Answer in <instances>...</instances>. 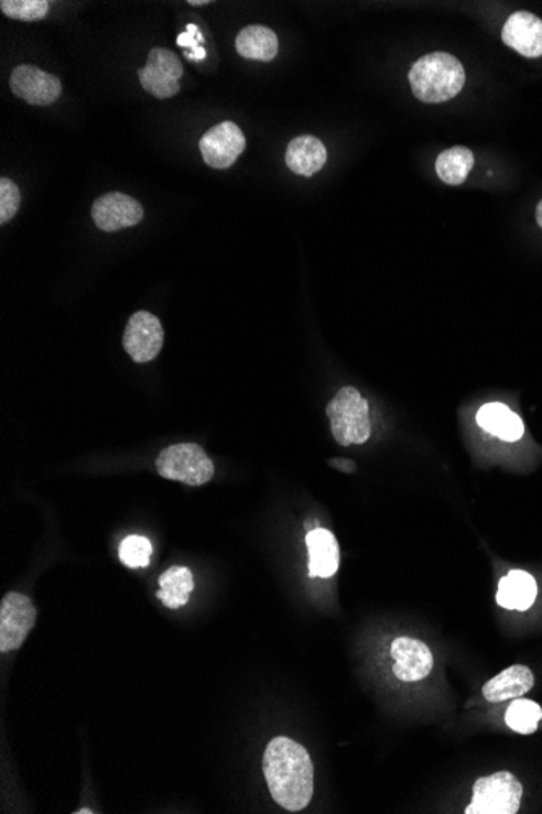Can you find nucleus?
<instances>
[{"label": "nucleus", "mask_w": 542, "mask_h": 814, "mask_svg": "<svg viewBox=\"0 0 542 814\" xmlns=\"http://www.w3.org/2000/svg\"><path fill=\"white\" fill-rule=\"evenodd\" d=\"M10 88L15 97L33 106H50L61 97L62 84L56 75L23 64L10 74Z\"/></svg>", "instance_id": "9d476101"}, {"label": "nucleus", "mask_w": 542, "mask_h": 814, "mask_svg": "<svg viewBox=\"0 0 542 814\" xmlns=\"http://www.w3.org/2000/svg\"><path fill=\"white\" fill-rule=\"evenodd\" d=\"M466 74L462 63L447 53H432L421 57L410 70L414 97L427 105H438L455 98L465 87Z\"/></svg>", "instance_id": "f03ea898"}, {"label": "nucleus", "mask_w": 542, "mask_h": 814, "mask_svg": "<svg viewBox=\"0 0 542 814\" xmlns=\"http://www.w3.org/2000/svg\"><path fill=\"white\" fill-rule=\"evenodd\" d=\"M541 718V707L530 699H514L506 714L507 725L521 735L534 734Z\"/></svg>", "instance_id": "4be33fe9"}, {"label": "nucleus", "mask_w": 542, "mask_h": 814, "mask_svg": "<svg viewBox=\"0 0 542 814\" xmlns=\"http://www.w3.org/2000/svg\"><path fill=\"white\" fill-rule=\"evenodd\" d=\"M466 814H514L520 810L523 786L512 772H496L476 781Z\"/></svg>", "instance_id": "39448f33"}, {"label": "nucleus", "mask_w": 542, "mask_h": 814, "mask_svg": "<svg viewBox=\"0 0 542 814\" xmlns=\"http://www.w3.org/2000/svg\"><path fill=\"white\" fill-rule=\"evenodd\" d=\"M393 673L401 682H421L434 666V655L424 642L400 638L392 644Z\"/></svg>", "instance_id": "f8f14e48"}, {"label": "nucleus", "mask_w": 542, "mask_h": 814, "mask_svg": "<svg viewBox=\"0 0 542 814\" xmlns=\"http://www.w3.org/2000/svg\"><path fill=\"white\" fill-rule=\"evenodd\" d=\"M328 464L338 468V470L345 471V474H353L356 470L355 462L346 460V458H336V460H330Z\"/></svg>", "instance_id": "bb28decb"}, {"label": "nucleus", "mask_w": 542, "mask_h": 814, "mask_svg": "<svg viewBox=\"0 0 542 814\" xmlns=\"http://www.w3.org/2000/svg\"><path fill=\"white\" fill-rule=\"evenodd\" d=\"M0 10L10 19L36 22V20H43L50 12V2L46 0H2Z\"/></svg>", "instance_id": "5701e85b"}, {"label": "nucleus", "mask_w": 542, "mask_h": 814, "mask_svg": "<svg viewBox=\"0 0 542 814\" xmlns=\"http://www.w3.org/2000/svg\"><path fill=\"white\" fill-rule=\"evenodd\" d=\"M194 587L192 571L185 566H173L166 573L161 574L160 590L156 591V597L163 601L164 607L177 610L187 604Z\"/></svg>", "instance_id": "aec40b11"}, {"label": "nucleus", "mask_w": 542, "mask_h": 814, "mask_svg": "<svg viewBox=\"0 0 542 814\" xmlns=\"http://www.w3.org/2000/svg\"><path fill=\"white\" fill-rule=\"evenodd\" d=\"M191 6L200 7V6H207L208 0H191Z\"/></svg>", "instance_id": "c756f323"}, {"label": "nucleus", "mask_w": 542, "mask_h": 814, "mask_svg": "<svg viewBox=\"0 0 542 814\" xmlns=\"http://www.w3.org/2000/svg\"><path fill=\"white\" fill-rule=\"evenodd\" d=\"M182 74H184V68H182L180 57L164 47H153L150 51L147 66L139 70L143 90L160 99L180 94Z\"/></svg>", "instance_id": "0eeeda50"}, {"label": "nucleus", "mask_w": 542, "mask_h": 814, "mask_svg": "<svg viewBox=\"0 0 542 814\" xmlns=\"http://www.w3.org/2000/svg\"><path fill=\"white\" fill-rule=\"evenodd\" d=\"M163 341V326L154 314L139 311L130 317L123 332L122 345L133 361H153L160 355Z\"/></svg>", "instance_id": "6e6552de"}, {"label": "nucleus", "mask_w": 542, "mask_h": 814, "mask_svg": "<svg viewBox=\"0 0 542 814\" xmlns=\"http://www.w3.org/2000/svg\"><path fill=\"white\" fill-rule=\"evenodd\" d=\"M204 40L202 37L200 32H187L184 34H180V37H177V44L182 47H192V50H197L198 44H200V41Z\"/></svg>", "instance_id": "a878e982"}, {"label": "nucleus", "mask_w": 542, "mask_h": 814, "mask_svg": "<svg viewBox=\"0 0 542 814\" xmlns=\"http://www.w3.org/2000/svg\"><path fill=\"white\" fill-rule=\"evenodd\" d=\"M151 553H153V546L145 536H127L119 546V557H121L123 566L130 567V569L149 566Z\"/></svg>", "instance_id": "b1692460"}, {"label": "nucleus", "mask_w": 542, "mask_h": 814, "mask_svg": "<svg viewBox=\"0 0 542 814\" xmlns=\"http://www.w3.org/2000/svg\"><path fill=\"white\" fill-rule=\"evenodd\" d=\"M327 415L330 420L333 437L342 446L364 444L369 439L370 431H372L369 405L358 389L348 386L336 393L328 403Z\"/></svg>", "instance_id": "7ed1b4c3"}, {"label": "nucleus", "mask_w": 542, "mask_h": 814, "mask_svg": "<svg viewBox=\"0 0 542 814\" xmlns=\"http://www.w3.org/2000/svg\"><path fill=\"white\" fill-rule=\"evenodd\" d=\"M205 57H207V51L202 50V47H197L194 53L187 54V59L197 61V63L198 61L205 59Z\"/></svg>", "instance_id": "cd10ccee"}, {"label": "nucleus", "mask_w": 542, "mask_h": 814, "mask_svg": "<svg viewBox=\"0 0 542 814\" xmlns=\"http://www.w3.org/2000/svg\"><path fill=\"white\" fill-rule=\"evenodd\" d=\"M246 150V137L235 122L226 121L213 126L200 139L204 162L215 170L232 166Z\"/></svg>", "instance_id": "1a4fd4ad"}, {"label": "nucleus", "mask_w": 542, "mask_h": 814, "mask_svg": "<svg viewBox=\"0 0 542 814\" xmlns=\"http://www.w3.org/2000/svg\"><path fill=\"white\" fill-rule=\"evenodd\" d=\"M538 597L536 580L524 571H512L502 577L497 590V604L507 610L527 611Z\"/></svg>", "instance_id": "f3484780"}, {"label": "nucleus", "mask_w": 542, "mask_h": 814, "mask_svg": "<svg viewBox=\"0 0 542 814\" xmlns=\"http://www.w3.org/2000/svg\"><path fill=\"white\" fill-rule=\"evenodd\" d=\"M476 422L487 433L494 434L507 443H514L523 437L524 424L520 416L503 403H487L478 412Z\"/></svg>", "instance_id": "a211bd4d"}, {"label": "nucleus", "mask_w": 542, "mask_h": 814, "mask_svg": "<svg viewBox=\"0 0 542 814\" xmlns=\"http://www.w3.org/2000/svg\"><path fill=\"white\" fill-rule=\"evenodd\" d=\"M36 625V608L26 595L9 591L0 601V652L22 648Z\"/></svg>", "instance_id": "423d86ee"}, {"label": "nucleus", "mask_w": 542, "mask_h": 814, "mask_svg": "<svg viewBox=\"0 0 542 814\" xmlns=\"http://www.w3.org/2000/svg\"><path fill=\"white\" fill-rule=\"evenodd\" d=\"M156 470L166 480L181 481L188 487H202L215 475V465L197 444H176L161 451Z\"/></svg>", "instance_id": "20e7f679"}, {"label": "nucleus", "mask_w": 542, "mask_h": 814, "mask_svg": "<svg viewBox=\"0 0 542 814\" xmlns=\"http://www.w3.org/2000/svg\"><path fill=\"white\" fill-rule=\"evenodd\" d=\"M308 549V573L311 577L335 576L339 567V546L330 530L315 529L305 539Z\"/></svg>", "instance_id": "4468645a"}, {"label": "nucleus", "mask_w": 542, "mask_h": 814, "mask_svg": "<svg viewBox=\"0 0 542 814\" xmlns=\"http://www.w3.org/2000/svg\"><path fill=\"white\" fill-rule=\"evenodd\" d=\"M96 227L106 232L136 227L143 220V208L139 200L122 193H109L96 198L91 207Z\"/></svg>", "instance_id": "9b49d317"}, {"label": "nucleus", "mask_w": 542, "mask_h": 814, "mask_svg": "<svg viewBox=\"0 0 542 814\" xmlns=\"http://www.w3.org/2000/svg\"><path fill=\"white\" fill-rule=\"evenodd\" d=\"M20 202H22V196H20L17 184L9 177H2L0 180V224H7L15 217Z\"/></svg>", "instance_id": "393cba45"}, {"label": "nucleus", "mask_w": 542, "mask_h": 814, "mask_svg": "<svg viewBox=\"0 0 542 814\" xmlns=\"http://www.w3.org/2000/svg\"><path fill=\"white\" fill-rule=\"evenodd\" d=\"M236 51L243 59L270 63L278 54L277 34L267 26H246L236 37Z\"/></svg>", "instance_id": "6ab92c4d"}, {"label": "nucleus", "mask_w": 542, "mask_h": 814, "mask_svg": "<svg viewBox=\"0 0 542 814\" xmlns=\"http://www.w3.org/2000/svg\"><path fill=\"white\" fill-rule=\"evenodd\" d=\"M263 774L271 796L288 812H302L314 795V764L296 741L277 737L263 755Z\"/></svg>", "instance_id": "f257e3e1"}, {"label": "nucleus", "mask_w": 542, "mask_h": 814, "mask_svg": "<svg viewBox=\"0 0 542 814\" xmlns=\"http://www.w3.org/2000/svg\"><path fill=\"white\" fill-rule=\"evenodd\" d=\"M327 163V149L314 135H301L291 140L286 150V164L294 174L311 177Z\"/></svg>", "instance_id": "dca6fc26"}, {"label": "nucleus", "mask_w": 542, "mask_h": 814, "mask_svg": "<svg viewBox=\"0 0 542 814\" xmlns=\"http://www.w3.org/2000/svg\"><path fill=\"white\" fill-rule=\"evenodd\" d=\"M473 166H475V155L466 146H453V149L445 150L435 162L438 177L448 186H459L465 183Z\"/></svg>", "instance_id": "412c9836"}, {"label": "nucleus", "mask_w": 542, "mask_h": 814, "mask_svg": "<svg viewBox=\"0 0 542 814\" xmlns=\"http://www.w3.org/2000/svg\"><path fill=\"white\" fill-rule=\"evenodd\" d=\"M536 220L538 225H540V227L542 228V200L540 202V204H538L536 207Z\"/></svg>", "instance_id": "c85d7f7f"}, {"label": "nucleus", "mask_w": 542, "mask_h": 814, "mask_svg": "<svg viewBox=\"0 0 542 814\" xmlns=\"http://www.w3.org/2000/svg\"><path fill=\"white\" fill-rule=\"evenodd\" d=\"M502 40L521 56H542V20L530 12H514L502 30Z\"/></svg>", "instance_id": "ddd939ff"}, {"label": "nucleus", "mask_w": 542, "mask_h": 814, "mask_svg": "<svg viewBox=\"0 0 542 814\" xmlns=\"http://www.w3.org/2000/svg\"><path fill=\"white\" fill-rule=\"evenodd\" d=\"M533 686V672L528 666L513 665L484 684L483 694L489 703H503L530 693Z\"/></svg>", "instance_id": "2eb2a0df"}]
</instances>
